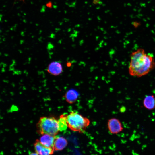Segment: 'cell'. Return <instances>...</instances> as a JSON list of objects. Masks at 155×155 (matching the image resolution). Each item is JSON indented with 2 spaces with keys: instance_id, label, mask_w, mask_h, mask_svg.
<instances>
[{
  "instance_id": "cell-2",
  "label": "cell",
  "mask_w": 155,
  "mask_h": 155,
  "mask_svg": "<svg viewBox=\"0 0 155 155\" xmlns=\"http://www.w3.org/2000/svg\"><path fill=\"white\" fill-rule=\"evenodd\" d=\"M67 127L72 131L84 132L90 123V121L75 111H72L66 117Z\"/></svg>"
},
{
  "instance_id": "cell-8",
  "label": "cell",
  "mask_w": 155,
  "mask_h": 155,
  "mask_svg": "<svg viewBox=\"0 0 155 155\" xmlns=\"http://www.w3.org/2000/svg\"><path fill=\"white\" fill-rule=\"evenodd\" d=\"M55 136H53L47 134L42 135L40 137L39 141L40 142L45 146L53 148L54 143Z\"/></svg>"
},
{
  "instance_id": "cell-11",
  "label": "cell",
  "mask_w": 155,
  "mask_h": 155,
  "mask_svg": "<svg viewBox=\"0 0 155 155\" xmlns=\"http://www.w3.org/2000/svg\"><path fill=\"white\" fill-rule=\"evenodd\" d=\"M67 115L65 114L61 115L58 120L59 129L60 131L66 130L68 127L66 120Z\"/></svg>"
},
{
  "instance_id": "cell-4",
  "label": "cell",
  "mask_w": 155,
  "mask_h": 155,
  "mask_svg": "<svg viewBox=\"0 0 155 155\" xmlns=\"http://www.w3.org/2000/svg\"><path fill=\"white\" fill-rule=\"evenodd\" d=\"M34 146L35 152L38 155H51L53 154V148L45 146L38 140H36Z\"/></svg>"
},
{
  "instance_id": "cell-9",
  "label": "cell",
  "mask_w": 155,
  "mask_h": 155,
  "mask_svg": "<svg viewBox=\"0 0 155 155\" xmlns=\"http://www.w3.org/2000/svg\"><path fill=\"white\" fill-rule=\"evenodd\" d=\"M79 93L75 90L71 89L68 90L65 95V98L66 101L70 103L75 102L79 96Z\"/></svg>"
},
{
  "instance_id": "cell-6",
  "label": "cell",
  "mask_w": 155,
  "mask_h": 155,
  "mask_svg": "<svg viewBox=\"0 0 155 155\" xmlns=\"http://www.w3.org/2000/svg\"><path fill=\"white\" fill-rule=\"evenodd\" d=\"M63 67L61 64L58 61H53L49 65L47 71L50 74L54 75H58L62 72Z\"/></svg>"
},
{
  "instance_id": "cell-3",
  "label": "cell",
  "mask_w": 155,
  "mask_h": 155,
  "mask_svg": "<svg viewBox=\"0 0 155 155\" xmlns=\"http://www.w3.org/2000/svg\"><path fill=\"white\" fill-rule=\"evenodd\" d=\"M36 126L38 132L42 135L55 136L60 131L58 120L53 117H40Z\"/></svg>"
},
{
  "instance_id": "cell-7",
  "label": "cell",
  "mask_w": 155,
  "mask_h": 155,
  "mask_svg": "<svg viewBox=\"0 0 155 155\" xmlns=\"http://www.w3.org/2000/svg\"><path fill=\"white\" fill-rule=\"evenodd\" d=\"M67 141L65 138L56 136L53 148L56 151L61 150L67 146Z\"/></svg>"
},
{
  "instance_id": "cell-12",
  "label": "cell",
  "mask_w": 155,
  "mask_h": 155,
  "mask_svg": "<svg viewBox=\"0 0 155 155\" xmlns=\"http://www.w3.org/2000/svg\"><path fill=\"white\" fill-rule=\"evenodd\" d=\"M100 0H94L93 3L94 4L99 3Z\"/></svg>"
},
{
  "instance_id": "cell-10",
  "label": "cell",
  "mask_w": 155,
  "mask_h": 155,
  "mask_svg": "<svg viewBox=\"0 0 155 155\" xmlns=\"http://www.w3.org/2000/svg\"><path fill=\"white\" fill-rule=\"evenodd\" d=\"M143 104L146 109L152 110L155 108V97L153 95L146 96L144 98Z\"/></svg>"
},
{
  "instance_id": "cell-1",
  "label": "cell",
  "mask_w": 155,
  "mask_h": 155,
  "mask_svg": "<svg viewBox=\"0 0 155 155\" xmlns=\"http://www.w3.org/2000/svg\"><path fill=\"white\" fill-rule=\"evenodd\" d=\"M155 67L153 55L147 53L143 49L139 48L131 54L128 71L131 76L140 77L144 76Z\"/></svg>"
},
{
  "instance_id": "cell-5",
  "label": "cell",
  "mask_w": 155,
  "mask_h": 155,
  "mask_svg": "<svg viewBox=\"0 0 155 155\" xmlns=\"http://www.w3.org/2000/svg\"><path fill=\"white\" fill-rule=\"evenodd\" d=\"M107 125L108 130L112 134H117L123 130L121 123L118 119L115 118L109 119Z\"/></svg>"
}]
</instances>
